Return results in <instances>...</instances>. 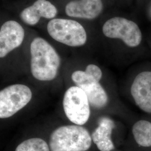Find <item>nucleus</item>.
<instances>
[{
    "label": "nucleus",
    "instance_id": "1",
    "mask_svg": "<svg viewBox=\"0 0 151 151\" xmlns=\"http://www.w3.org/2000/svg\"><path fill=\"white\" fill-rule=\"evenodd\" d=\"M30 70L37 80L49 81L57 77L61 60L53 47L41 37L33 39L30 44Z\"/></svg>",
    "mask_w": 151,
    "mask_h": 151
},
{
    "label": "nucleus",
    "instance_id": "4",
    "mask_svg": "<svg viewBox=\"0 0 151 151\" xmlns=\"http://www.w3.org/2000/svg\"><path fill=\"white\" fill-rule=\"evenodd\" d=\"M103 32L106 37L120 39L132 48L138 46L142 39L140 29L135 22L122 17L107 20L103 25Z\"/></svg>",
    "mask_w": 151,
    "mask_h": 151
},
{
    "label": "nucleus",
    "instance_id": "13",
    "mask_svg": "<svg viewBox=\"0 0 151 151\" xmlns=\"http://www.w3.org/2000/svg\"><path fill=\"white\" fill-rule=\"evenodd\" d=\"M136 143L143 147H151V122L146 120L137 121L132 127Z\"/></svg>",
    "mask_w": 151,
    "mask_h": 151
},
{
    "label": "nucleus",
    "instance_id": "2",
    "mask_svg": "<svg viewBox=\"0 0 151 151\" xmlns=\"http://www.w3.org/2000/svg\"><path fill=\"white\" fill-rule=\"evenodd\" d=\"M91 135L83 127L64 125L52 133L49 139L50 151H87L91 147Z\"/></svg>",
    "mask_w": 151,
    "mask_h": 151
},
{
    "label": "nucleus",
    "instance_id": "10",
    "mask_svg": "<svg viewBox=\"0 0 151 151\" xmlns=\"http://www.w3.org/2000/svg\"><path fill=\"white\" fill-rule=\"evenodd\" d=\"M57 14V8L51 2L48 0H37L21 11L20 17L27 25L35 26L42 18L50 20L55 18Z\"/></svg>",
    "mask_w": 151,
    "mask_h": 151
},
{
    "label": "nucleus",
    "instance_id": "6",
    "mask_svg": "<svg viewBox=\"0 0 151 151\" xmlns=\"http://www.w3.org/2000/svg\"><path fill=\"white\" fill-rule=\"evenodd\" d=\"M32 98V92L22 84L6 87L0 91V118L11 117L24 108Z\"/></svg>",
    "mask_w": 151,
    "mask_h": 151
},
{
    "label": "nucleus",
    "instance_id": "14",
    "mask_svg": "<svg viewBox=\"0 0 151 151\" xmlns=\"http://www.w3.org/2000/svg\"><path fill=\"white\" fill-rule=\"evenodd\" d=\"M15 151H50V150L43 139L32 138L23 141L17 146Z\"/></svg>",
    "mask_w": 151,
    "mask_h": 151
},
{
    "label": "nucleus",
    "instance_id": "5",
    "mask_svg": "<svg viewBox=\"0 0 151 151\" xmlns=\"http://www.w3.org/2000/svg\"><path fill=\"white\" fill-rule=\"evenodd\" d=\"M63 105L66 116L72 123L83 125L88 122L90 105L86 94L79 87H70L66 91Z\"/></svg>",
    "mask_w": 151,
    "mask_h": 151
},
{
    "label": "nucleus",
    "instance_id": "3",
    "mask_svg": "<svg viewBox=\"0 0 151 151\" xmlns=\"http://www.w3.org/2000/svg\"><path fill=\"white\" fill-rule=\"evenodd\" d=\"M47 29L51 38L65 45L80 47L86 43V29L81 23L73 19L55 17L49 20Z\"/></svg>",
    "mask_w": 151,
    "mask_h": 151
},
{
    "label": "nucleus",
    "instance_id": "15",
    "mask_svg": "<svg viewBox=\"0 0 151 151\" xmlns=\"http://www.w3.org/2000/svg\"><path fill=\"white\" fill-rule=\"evenodd\" d=\"M85 71L88 75L93 76L98 81H100L102 78V70H101V69L96 65L93 64L88 65Z\"/></svg>",
    "mask_w": 151,
    "mask_h": 151
},
{
    "label": "nucleus",
    "instance_id": "12",
    "mask_svg": "<svg viewBox=\"0 0 151 151\" xmlns=\"http://www.w3.org/2000/svg\"><path fill=\"white\" fill-rule=\"evenodd\" d=\"M115 123L108 117H103L99 121V125L92 132V140L100 151H111L115 148L111 136Z\"/></svg>",
    "mask_w": 151,
    "mask_h": 151
},
{
    "label": "nucleus",
    "instance_id": "8",
    "mask_svg": "<svg viewBox=\"0 0 151 151\" xmlns=\"http://www.w3.org/2000/svg\"><path fill=\"white\" fill-rule=\"evenodd\" d=\"M25 35L24 27L19 22L10 20L0 28V58H4L22 45Z\"/></svg>",
    "mask_w": 151,
    "mask_h": 151
},
{
    "label": "nucleus",
    "instance_id": "9",
    "mask_svg": "<svg viewBox=\"0 0 151 151\" xmlns=\"http://www.w3.org/2000/svg\"><path fill=\"white\" fill-rule=\"evenodd\" d=\"M130 92L136 105L146 113L151 114V71H144L135 77Z\"/></svg>",
    "mask_w": 151,
    "mask_h": 151
},
{
    "label": "nucleus",
    "instance_id": "7",
    "mask_svg": "<svg viewBox=\"0 0 151 151\" xmlns=\"http://www.w3.org/2000/svg\"><path fill=\"white\" fill-rule=\"evenodd\" d=\"M72 79L77 86L85 92L92 107L101 109L106 106L108 94L100 81L85 71L80 70H76L72 73Z\"/></svg>",
    "mask_w": 151,
    "mask_h": 151
},
{
    "label": "nucleus",
    "instance_id": "11",
    "mask_svg": "<svg viewBox=\"0 0 151 151\" xmlns=\"http://www.w3.org/2000/svg\"><path fill=\"white\" fill-rule=\"evenodd\" d=\"M103 10L102 0H72L65 6L67 16L88 20L96 19Z\"/></svg>",
    "mask_w": 151,
    "mask_h": 151
}]
</instances>
